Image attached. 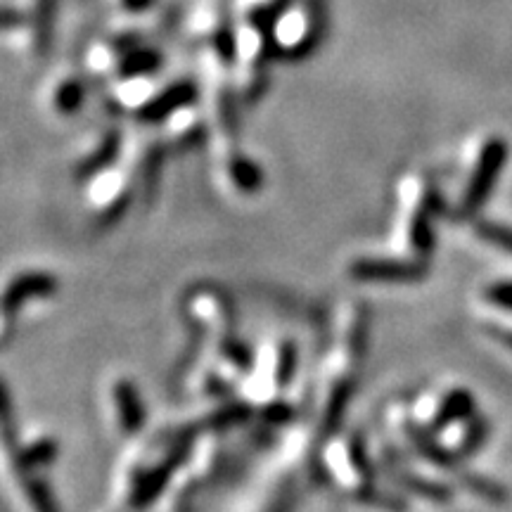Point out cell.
I'll use <instances>...</instances> for the list:
<instances>
[{"label": "cell", "instance_id": "cell-1", "mask_svg": "<svg viewBox=\"0 0 512 512\" xmlns=\"http://www.w3.org/2000/svg\"><path fill=\"white\" fill-rule=\"evenodd\" d=\"M190 432H169L147 439L128 453L119 470V496L128 508H143L178 465L183 463Z\"/></svg>", "mask_w": 512, "mask_h": 512}, {"label": "cell", "instance_id": "cell-10", "mask_svg": "<svg viewBox=\"0 0 512 512\" xmlns=\"http://www.w3.org/2000/svg\"><path fill=\"white\" fill-rule=\"evenodd\" d=\"M107 401H110L114 430L121 437L136 434L140 425H143V403L138 399L136 387L131 382H126L124 377H119L117 382H112L110 392H107Z\"/></svg>", "mask_w": 512, "mask_h": 512}, {"label": "cell", "instance_id": "cell-6", "mask_svg": "<svg viewBox=\"0 0 512 512\" xmlns=\"http://www.w3.org/2000/svg\"><path fill=\"white\" fill-rule=\"evenodd\" d=\"M505 159H508V145L501 138L486 140V145L479 152V159L475 164V171H472L470 181H467L463 202H460V214L470 216L482 207L486 197L491 195L494 185L501 176Z\"/></svg>", "mask_w": 512, "mask_h": 512}, {"label": "cell", "instance_id": "cell-15", "mask_svg": "<svg viewBox=\"0 0 512 512\" xmlns=\"http://www.w3.org/2000/svg\"><path fill=\"white\" fill-rule=\"evenodd\" d=\"M489 332H491V337H496L498 342L503 344V347L512 349V332H510V330H505V328H491Z\"/></svg>", "mask_w": 512, "mask_h": 512}, {"label": "cell", "instance_id": "cell-11", "mask_svg": "<svg viewBox=\"0 0 512 512\" xmlns=\"http://www.w3.org/2000/svg\"><path fill=\"white\" fill-rule=\"evenodd\" d=\"M472 413H475V399H472V394L465 392V389H453L434 408L432 427L434 430H446V427L456 425L460 420L472 418Z\"/></svg>", "mask_w": 512, "mask_h": 512}, {"label": "cell", "instance_id": "cell-7", "mask_svg": "<svg viewBox=\"0 0 512 512\" xmlns=\"http://www.w3.org/2000/svg\"><path fill=\"white\" fill-rule=\"evenodd\" d=\"M318 34V10L313 3H292L273 27V43L280 53L299 57Z\"/></svg>", "mask_w": 512, "mask_h": 512}, {"label": "cell", "instance_id": "cell-9", "mask_svg": "<svg viewBox=\"0 0 512 512\" xmlns=\"http://www.w3.org/2000/svg\"><path fill=\"white\" fill-rule=\"evenodd\" d=\"M427 273L425 261L401 259H363L351 266V275L370 283H413Z\"/></svg>", "mask_w": 512, "mask_h": 512}, {"label": "cell", "instance_id": "cell-14", "mask_svg": "<svg viewBox=\"0 0 512 512\" xmlns=\"http://www.w3.org/2000/svg\"><path fill=\"white\" fill-rule=\"evenodd\" d=\"M484 299L491 306H496V309L512 311V283H508V280H505V283L489 285L484 290Z\"/></svg>", "mask_w": 512, "mask_h": 512}, {"label": "cell", "instance_id": "cell-5", "mask_svg": "<svg viewBox=\"0 0 512 512\" xmlns=\"http://www.w3.org/2000/svg\"><path fill=\"white\" fill-rule=\"evenodd\" d=\"M323 465L328 475L342 486V489L358 494L366 491L370 482V470L363 458V448L354 437L332 439L323 448Z\"/></svg>", "mask_w": 512, "mask_h": 512}, {"label": "cell", "instance_id": "cell-13", "mask_svg": "<svg viewBox=\"0 0 512 512\" xmlns=\"http://www.w3.org/2000/svg\"><path fill=\"white\" fill-rule=\"evenodd\" d=\"M477 233L479 238L491 242V245H496L498 249H503V252H510L512 254V228L508 226H501V223H479L477 226Z\"/></svg>", "mask_w": 512, "mask_h": 512}, {"label": "cell", "instance_id": "cell-12", "mask_svg": "<svg viewBox=\"0 0 512 512\" xmlns=\"http://www.w3.org/2000/svg\"><path fill=\"white\" fill-rule=\"evenodd\" d=\"M83 91L79 79H69V81H60L53 91V107L57 112H74L76 107L81 105Z\"/></svg>", "mask_w": 512, "mask_h": 512}, {"label": "cell", "instance_id": "cell-16", "mask_svg": "<svg viewBox=\"0 0 512 512\" xmlns=\"http://www.w3.org/2000/svg\"><path fill=\"white\" fill-rule=\"evenodd\" d=\"M17 22H19V17L15 15V12H10V10H0V29L15 27Z\"/></svg>", "mask_w": 512, "mask_h": 512}, {"label": "cell", "instance_id": "cell-3", "mask_svg": "<svg viewBox=\"0 0 512 512\" xmlns=\"http://www.w3.org/2000/svg\"><path fill=\"white\" fill-rule=\"evenodd\" d=\"M294 368V349L290 344H271L256 358L252 375L247 380V408H259L266 418L283 420L287 411H275L283 387Z\"/></svg>", "mask_w": 512, "mask_h": 512}, {"label": "cell", "instance_id": "cell-8", "mask_svg": "<svg viewBox=\"0 0 512 512\" xmlns=\"http://www.w3.org/2000/svg\"><path fill=\"white\" fill-rule=\"evenodd\" d=\"M55 292V280L48 273L27 271L12 278L0 292V316L15 323V316L34 299H46Z\"/></svg>", "mask_w": 512, "mask_h": 512}, {"label": "cell", "instance_id": "cell-4", "mask_svg": "<svg viewBox=\"0 0 512 512\" xmlns=\"http://www.w3.org/2000/svg\"><path fill=\"white\" fill-rule=\"evenodd\" d=\"M136 178L131 169L121 162L117 166H102L98 174H93L91 190H88V204L102 221L110 223L124 214L131 197L136 195Z\"/></svg>", "mask_w": 512, "mask_h": 512}, {"label": "cell", "instance_id": "cell-2", "mask_svg": "<svg viewBox=\"0 0 512 512\" xmlns=\"http://www.w3.org/2000/svg\"><path fill=\"white\" fill-rule=\"evenodd\" d=\"M401 195V238L413 256H427L434 247L432 219L439 211V195L425 178L408 176L399 188Z\"/></svg>", "mask_w": 512, "mask_h": 512}]
</instances>
